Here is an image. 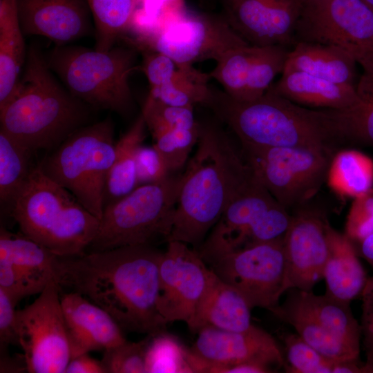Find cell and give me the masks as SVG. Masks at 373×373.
<instances>
[{"instance_id": "cell-28", "label": "cell", "mask_w": 373, "mask_h": 373, "mask_svg": "<svg viewBox=\"0 0 373 373\" xmlns=\"http://www.w3.org/2000/svg\"><path fill=\"white\" fill-rule=\"evenodd\" d=\"M146 126L142 114L115 144V157L104 192V208L126 196L137 185L135 152L144 139Z\"/></svg>"}, {"instance_id": "cell-16", "label": "cell", "mask_w": 373, "mask_h": 373, "mask_svg": "<svg viewBox=\"0 0 373 373\" xmlns=\"http://www.w3.org/2000/svg\"><path fill=\"white\" fill-rule=\"evenodd\" d=\"M191 349L205 363V372L222 373L231 365L256 363L274 372L284 367L283 350L275 338L254 325L242 332L204 327Z\"/></svg>"}, {"instance_id": "cell-14", "label": "cell", "mask_w": 373, "mask_h": 373, "mask_svg": "<svg viewBox=\"0 0 373 373\" xmlns=\"http://www.w3.org/2000/svg\"><path fill=\"white\" fill-rule=\"evenodd\" d=\"M61 289L53 280L30 305L17 310L18 345L28 372L65 373L71 359Z\"/></svg>"}, {"instance_id": "cell-2", "label": "cell", "mask_w": 373, "mask_h": 373, "mask_svg": "<svg viewBox=\"0 0 373 373\" xmlns=\"http://www.w3.org/2000/svg\"><path fill=\"white\" fill-rule=\"evenodd\" d=\"M241 150L217 125L200 124L197 150L180 175L169 241L200 247L224 211L251 179Z\"/></svg>"}, {"instance_id": "cell-43", "label": "cell", "mask_w": 373, "mask_h": 373, "mask_svg": "<svg viewBox=\"0 0 373 373\" xmlns=\"http://www.w3.org/2000/svg\"><path fill=\"white\" fill-rule=\"evenodd\" d=\"M144 52L142 70L149 82L150 88L159 87L169 82L178 65L161 52L150 50H146Z\"/></svg>"}, {"instance_id": "cell-45", "label": "cell", "mask_w": 373, "mask_h": 373, "mask_svg": "<svg viewBox=\"0 0 373 373\" xmlns=\"http://www.w3.org/2000/svg\"><path fill=\"white\" fill-rule=\"evenodd\" d=\"M17 303L0 288V344L1 350L11 344H18L17 334Z\"/></svg>"}, {"instance_id": "cell-35", "label": "cell", "mask_w": 373, "mask_h": 373, "mask_svg": "<svg viewBox=\"0 0 373 373\" xmlns=\"http://www.w3.org/2000/svg\"><path fill=\"white\" fill-rule=\"evenodd\" d=\"M258 46L249 44L231 48L216 61L215 68L209 73L222 86L233 99L242 101L249 70Z\"/></svg>"}, {"instance_id": "cell-49", "label": "cell", "mask_w": 373, "mask_h": 373, "mask_svg": "<svg viewBox=\"0 0 373 373\" xmlns=\"http://www.w3.org/2000/svg\"><path fill=\"white\" fill-rule=\"evenodd\" d=\"M371 8L373 9V0H363Z\"/></svg>"}, {"instance_id": "cell-13", "label": "cell", "mask_w": 373, "mask_h": 373, "mask_svg": "<svg viewBox=\"0 0 373 373\" xmlns=\"http://www.w3.org/2000/svg\"><path fill=\"white\" fill-rule=\"evenodd\" d=\"M283 238L226 253L207 265L238 290L251 309L271 311L288 290Z\"/></svg>"}, {"instance_id": "cell-5", "label": "cell", "mask_w": 373, "mask_h": 373, "mask_svg": "<svg viewBox=\"0 0 373 373\" xmlns=\"http://www.w3.org/2000/svg\"><path fill=\"white\" fill-rule=\"evenodd\" d=\"M21 233L59 257L84 254L100 220L35 166L10 209Z\"/></svg>"}, {"instance_id": "cell-8", "label": "cell", "mask_w": 373, "mask_h": 373, "mask_svg": "<svg viewBox=\"0 0 373 373\" xmlns=\"http://www.w3.org/2000/svg\"><path fill=\"white\" fill-rule=\"evenodd\" d=\"M180 182V176L169 175L158 182L140 185L106 205L89 251L167 242Z\"/></svg>"}, {"instance_id": "cell-44", "label": "cell", "mask_w": 373, "mask_h": 373, "mask_svg": "<svg viewBox=\"0 0 373 373\" xmlns=\"http://www.w3.org/2000/svg\"><path fill=\"white\" fill-rule=\"evenodd\" d=\"M362 314L361 341L365 354V370L373 363V276L368 278L361 294Z\"/></svg>"}, {"instance_id": "cell-42", "label": "cell", "mask_w": 373, "mask_h": 373, "mask_svg": "<svg viewBox=\"0 0 373 373\" xmlns=\"http://www.w3.org/2000/svg\"><path fill=\"white\" fill-rule=\"evenodd\" d=\"M136 175L138 186L158 182L169 173L156 149L140 144L135 152Z\"/></svg>"}, {"instance_id": "cell-3", "label": "cell", "mask_w": 373, "mask_h": 373, "mask_svg": "<svg viewBox=\"0 0 373 373\" xmlns=\"http://www.w3.org/2000/svg\"><path fill=\"white\" fill-rule=\"evenodd\" d=\"M240 146L308 147L338 151L343 141L332 110L296 104L271 87L260 97L238 101L210 87L206 106Z\"/></svg>"}, {"instance_id": "cell-11", "label": "cell", "mask_w": 373, "mask_h": 373, "mask_svg": "<svg viewBox=\"0 0 373 373\" xmlns=\"http://www.w3.org/2000/svg\"><path fill=\"white\" fill-rule=\"evenodd\" d=\"M140 40L146 50L164 54L182 66L216 61L226 51L248 44L223 16L194 12L185 6L144 30Z\"/></svg>"}, {"instance_id": "cell-4", "label": "cell", "mask_w": 373, "mask_h": 373, "mask_svg": "<svg viewBox=\"0 0 373 373\" xmlns=\"http://www.w3.org/2000/svg\"><path fill=\"white\" fill-rule=\"evenodd\" d=\"M83 102L55 79L45 58L29 48L23 73L3 107L0 131L34 154L56 148L86 121Z\"/></svg>"}, {"instance_id": "cell-7", "label": "cell", "mask_w": 373, "mask_h": 373, "mask_svg": "<svg viewBox=\"0 0 373 373\" xmlns=\"http://www.w3.org/2000/svg\"><path fill=\"white\" fill-rule=\"evenodd\" d=\"M115 144L113 123L107 117L75 131L39 164L46 175L70 191L100 220Z\"/></svg>"}, {"instance_id": "cell-19", "label": "cell", "mask_w": 373, "mask_h": 373, "mask_svg": "<svg viewBox=\"0 0 373 373\" xmlns=\"http://www.w3.org/2000/svg\"><path fill=\"white\" fill-rule=\"evenodd\" d=\"M59 256L23 236L0 229V288L18 303L56 280ZM57 281V280H56Z\"/></svg>"}, {"instance_id": "cell-47", "label": "cell", "mask_w": 373, "mask_h": 373, "mask_svg": "<svg viewBox=\"0 0 373 373\" xmlns=\"http://www.w3.org/2000/svg\"><path fill=\"white\" fill-rule=\"evenodd\" d=\"M274 372L268 367L256 363H243L226 367L222 373H269Z\"/></svg>"}, {"instance_id": "cell-25", "label": "cell", "mask_w": 373, "mask_h": 373, "mask_svg": "<svg viewBox=\"0 0 373 373\" xmlns=\"http://www.w3.org/2000/svg\"><path fill=\"white\" fill-rule=\"evenodd\" d=\"M356 61L343 49L299 41L289 51L283 70L303 71L334 82L354 85Z\"/></svg>"}, {"instance_id": "cell-24", "label": "cell", "mask_w": 373, "mask_h": 373, "mask_svg": "<svg viewBox=\"0 0 373 373\" xmlns=\"http://www.w3.org/2000/svg\"><path fill=\"white\" fill-rule=\"evenodd\" d=\"M251 309L240 293L212 271L190 330L197 333L204 327H213L232 332L245 331L252 325Z\"/></svg>"}, {"instance_id": "cell-10", "label": "cell", "mask_w": 373, "mask_h": 373, "mask_svg": "<svg viewBox=\"0 0 373 373\" xmlns=\"http://www.w3.org/2000/svg\"><path fill=\"white\" fill-rule=\"evenodd\" d=\"M337 151L308 147L241 146L253 175L289 211L305 206L326 182Z\"/></svg>"}, {"instance_id": "cell-36", "label": "cell", "mask_w": 373, "mask_h": 373, "mask_svg": "<svg viewBox=\"0 0 373 373\" xmlns=\"http://www.w3.org/2000/svg\"><path fill=\"white\" fill-rule=\"evenodd\" d=\"M190 350L165 332L151 335L146 356L147 373L193 372Z\"/></svg>"}, {"instance_id": "cell-30", "label": "cell", "mask_w": 373, "mask_h": 373, "mask_svg": "<svg viewBox=\"0 0 373 373\" xmlns=\"http://www.w3.org/2000/svg\"><path fill=\"white\" fill-rule=\"evenodd\" d=\"M326 182L342 197L360 196L373 188V160L354 149H339L331 160Z\"/></svg>"}, {"instance_id": "cell-17", "label": "cell", "mask_w": 373, "mask_h": 373, "mask_svg": "<svg viewBox=\"0 0 373 373\" xmlns=\"http://www.w3.org/2000/svg\"><path fill=\"white\" fill-rule=\"evenodd\" d=\"M304 0H224L223 17L248 44L284 46L296 39Z\"/></svg>"}, {"instance_id": "cell-34", "label": "cell", "mask_w": 373, "mask_h": 373, "mask_svg": "<svg viewBox=\"0 0 373 373\" xmlns=\"http://www.w3.org/2000/svg\"><path fill=\"white\" fill-rule=\"evenodd\" d=\"M33 155L0 131V201L9 210L35 166Z\"/></svg>"}, {"instance_id": "cell-48", "label": "cell", "mask_w": 373, "mask_h": 373, "mask_svg": "<svg viewBox=\"0 0 373 373\" xmlns=\"http://www.w3.org/2000/svg\"><path fill=\"white\" fill-rule=\"evenodd\" d=\"M358 255L373 267V233L356 247Z\"/></svg>"}, {"instance_id": "cell-18", "label": "cell", "mask_w": 373, "mask_h": 373, "mask_svg": "<svg viewBox=\"0 0 373 373\" xmlns=\"http://www.w3.org/2000/svg\"><path fill=\"white\" fill-rule=\"evenodd\" d=\"M327 221L323 213L305 206L291 215L283 238L288 290L312 291L323 278L328 256Z\"/></svg>"}, {"instance_id": "cell-51", "label": "cell", "mask_w": 373, "mask_h": 373, "mask_svg": "<svg viewBox=\"0 0 373 373\" xmlns=\"http://www.w3.org/2000/svg\"><path fill=\"white\" fill-rule=\"evenodd\" d=\"M305 2H307V1H315V0H304Z\"/></svg>"}, {"instance_id": "cell-38", "label": "cell", "mask_w": 373, "mask_h": 373, "mask_svg": "<svg viewBox=\"0 0 373 373\" xmlns=\"http://www.w3.org/2000/svg\"><path fill=\"white\" fill-rule=\"evenodd\" d=\"M200 126L193 129H168L153 135L154 147L160 153L169 173L182 167L192 148L198 143Z\"/></svg>"}, {"instance_id": "cell-12", "label": "cell", "mask_w": 373, "mask_h": 373, "mask_svg": "<svg viewBox=\"0 0 373 373\" xmlns=\"http://www.w3.org/2000/svg\"><path fill=\"white\" fill-rule=\"evenodd\" d=\"M338 46L363 68H373V9L363 0L305 2L296 38ZM297 42V41H296Z\"/></svg>"}, {"instance_id": "cell-29", "label": "cell", "mask_w": 373, "mask_h": 373, "mask_svg": "<svg viewBox=\"0 0 373 373\" xmlns=\"http://www.w3.org/2000/svg\"><path fill=\"white\" fill-rule=\"evenodd\" d=\"M305 307L332 336L360 354L361 327L353 316L350 304L325 294L296 289Z\"/></svg>"}, {"instance_id": "cell-21", "label": "cell", "mask_w": 373, "mask_h": 373, "mask_svg": "<svg viewBox=\"0 0 373 373\" xmlns=\"http://www.w3.org/2000/svg\"><path fill=\"white\" fill-rule=\"evenodd\" d=\"M60 297L71 358L126 341L114 319L82 294L69 291Z\"/></svg>"}, {"instance_id": "cell-52", "label": "cell", "mask_w": 373, "mask_h": 373, "mask_svg": "<svg viewBox=\"0 0 373 373\" xmlns=\"http://www.w3.org/2000/svg\"><path fill=\"white\" fill-rule=\"evenodd\" d=\"M142 1V0H140V4H141Z\"/></svg>"}, {"instance_id": "cell-31", "label": "cell", "mask_w": 373, "mask_h": 373, "mask_svg": "<svg viewBox=\"0 0 373 373\" xmlns=\"http://www.w3.org/2000/svg\"><path fill=\"white\" fill-rule=\"evenodd\" d=\"M356 88V104L333 113L344 144L373 146V68L363 70Z\"/></svg>"}, {"instance_id": "cell-39", "label": "cell", "mask_w": 373, "mask_h": 373, "mask_svg": "<svg viewBox=\"0 0 373 373\" xmlns=\"http://www.w3.org/2000/svg\"><path fill=\"white\" fill-rule=\"evenodd\" d=\"M142 114L152 135L168 129H193L200 126L193 107L166 105L149 97Z\"/></svg>"}, {"instance_id": "cell-50", "label": "cell", "mask_w": 373, "mask_h": 373, "mask_svg": "<svg viewBox=\"0 0 373 373\" xmlns=\"http://www.w3.org/2000/svg\"><path fill=\"white\" fill-rule=\"evenodd\" d=\"M367 373H373V363L367 367Z\"/></svg>"}, {"instance_id": "cell-27", "label": "cell", "mask_w": 373, "mask_h": 373, "mask_svg": "<svg viewBox=\"0 0 373 373\" xmlns=\"http://www.w3.org/2000/svg\"><path fill=\"white\" fill-rule=\"evenodd\" d=\"M17 0L0 1V108L8 101L26 63Z\"/></svg>"}, {"instance_id": "cell-32", "label": "cell", "mask_w": 373, "mask_h": 373, "mask_svg": "<svg viewBox=\"0 0 373 373\" xmlns=\"http://www.w3.org/2000/svg\"><path fill=\"white\" fill-rule=\"evenodd\" d=\"M95 26L98 51L113 48L117 39L133 27L140 0H86Z\"/></svg>"}, {"instance_id": "cell-40", "label": "cell", "mask_w": 373, "mask_h": 373, "mask_svg": "<svg viewBox=\"0 0 373 373\" xmlns=\"http://www.w3.org/2000/svg\"><path fill=\"white\" fill-rule=\"evenodd\" d=\"M151 335L137 342L124 341L104 350L101 360L106 373H146Z\"/></svg>"}, {"instance_id": "cell-1", "label": "cell", "mask_w": 373, "mask_h": 373, "mask_svg": "<svg viewBox=\"0 0 373 373\" xmlns=\"http://www.w3.org/2000/svg\"><path fill=\"white\" fill-rule=\"evenodd\" d=\"M163 252L133 245L59 257L56 280L103 309L123 331L156 335L167 325L157 308Z\"/></svg>"}, {"instance_id": "cell-6", "label": "cell", "mask_w": 373, "mask_h": 373, "mask_svg": "<svg viewBox=\"0 0 373 373\" xmlns=\"http://www.w3.org/2000/svg\"><path fill=\"white\" fill-rule=\"evenodd\" d=\"M45 59L66 90L82 102L121 115L131 111L128 78L136 68L134 50L113 47L102 52L57 46Z\"/></svg>"}, {"instance_id": "cell-33", "label": "cell", "mask_w": 373, "mask_h": 373, "mask_svg": "<svg viewBox=\"0 0 373 373\" xmlns=\"http://www.w3.org/2000/svg\"><path fill=\"white\" fill-rule=\"evenodd\" d=\"M210 77L193 66L178 65V68L166 84L150 88L149 98L166 105L189 106L200 104L205 106L209 98Z\"/></svg>"}, {"instance_id": "cell-15", "label": "cell", "mask_w": 373, "mask_h": 373, "mask_svg": "<svg viewBox=\"0 0 373 373\" xmlns=\"http://www.w3.org/2000/svg\"><path fill=\"white\" fill-rule=\"evenodd\" d=\"M167 243L160 264L158 311L166 324L183 321L190 329L212 271L195 249Z\"/></svg>"}, {"instance_id": "cell-23", "label": "cell", "mask_w": 373, "mask_h": 373, "mask_svg": "<svg viewBox=\"0 0 373 373\" xmlns=\"http://www.w3.org/2000/svg\"><path fill=\"white\" fill-rule=\"evenodd\" d=\"M328 256L324 268L327 295L350 304L361 296L368 277L358 259L354 245L343 233L325 225Z\"/></svg>"}, {"instance_id": "cell-41", "label": "cell", "mask_w": 373, "mask_h": 373, "mask_svg": "<svg viewBox=\"0 0 373 373\" xmlns=\"http://www.w3.org/2000/svg\"><path fill=\"white\" fill-rule=\"evenodd\" d=\"M373 233V188L354 198L347 213L344 234L356 247Z\"/></svg>"}, {"instance_id": "cell-37", "label": "cell", "mask_w": 373, "mask_h": 373, "mask_svg": "<svg viewBox=\"0 0 373 373\" xmlns=\"http://www.w3.org/2000/svg\"><path fill=\"white\" fill-rule=\"evenodd\" d=\"M284 344V368L291 373H333L338 361L318 352L297 334L281 335Z\"/></svg>"}, {"instance_id": "cell-46", "label": "cell", "mask_w": 373, "mask_h": 373, "mask_svg": "<svg viewBox=\"0 0 373 373\" xmlns=\"http://www.w3.org/2000/svg\"><path fill=\"white\" fill-rule=\"evenodd\" d=\"M66 373H106L101 361H98L88 353L72 358L65 370Z\"/></svg>"}, {"instance_id": "cell-22", "label": "cell", "mask_w": 373, "mask_h": 373, "mask_svg": "<svg viewBox=\"0 0 373 373\" xmlns=\"http://www.w3.org/2000/svg\"><path fill=\"white\" fill-rule=\"evenodd\" d=\"M272 89L288 100L313 109L342 111L356 104L354 85L334 82L303 71L283 70Z\"/></svg>"}, {"instance_id": "cell-20", "label": "cell", "mask_w": 373, "mask_h": 373, "mask_svg": "<svg viewBox=\"0 0 373 373\" xmlns=\"http://www.w3.org/2000/svg\"><path fill=\"white\" fill-rule=\"evenodd\" d=\"M17 3L24 35L43 36L64 46L90 32L86 0H17Z\"/></svg>"}, {"instance_id": "cell-26", "label": "cell", "mask_w": 373, "mask_h": 373, "mask_svg": "<svg viewBox=\"0 0 373 373\" xmlns=\"http://www.w3.org/2000/svg\"><path fill=\"white\" fill-rule=\"evenodd\" d=\"M288 291L283 303L270 311L275 316L291 325L307 343L332 360L360 361V354L332 336L305 307L296 289Z\"/></svg>"}, {"instance_id": "cell-9", "label": "cell", "mask_w": 373, "mask_h": 373, "mask_svg": "<svg viewBox=\"0 0 373 373\" xmlns=\"http://www.w3.org/2000/svg\"><path fill=\"white\" fill-rule=\"evenodd\" d=\"M291 215L253 175L227 207L199 247L205 262L284 236Z\"/></svg>"}]
</instances>
